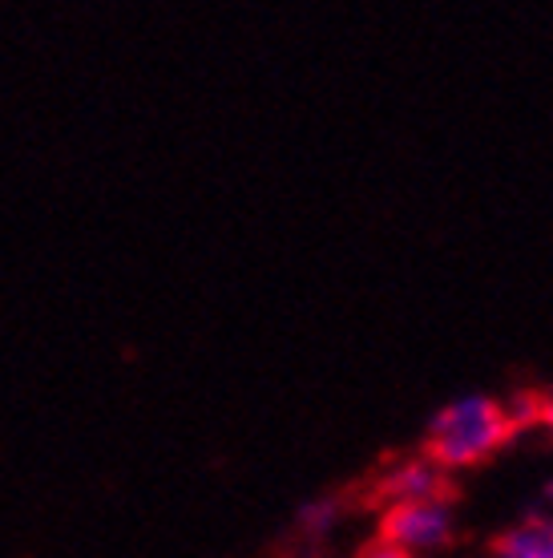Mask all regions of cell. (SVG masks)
<instances>
[{
	"label": "cell",
	"mask_w": 553,
	"mask_h": 558,
	"mask_svg": "<svg viewBox=\"0 0 553 558\" xmlns=\"http://www.w3.org/2000/svg\"><path fill=\"white\" fill-rule=\"evenodd\" d=\"M356 558H413L408 555V546L401 543H388V538H376V543H368Z\"/></svg>",
	"instance_id": "cell-5"
},
{
	"label": "cell",
	"mask_w": 553,
	"mask_h": 558,
	"mask_svg": "<svg viewBox=\"0 0 553 558\" xmlns=\"http://www.w3.org/2000/svg\"><path fill=\"white\" fill-rule=\"evenodd\" d=\"M526 425L517 401H489V397H469L448 405L425 433V458L437 465H465V461L484 458L497 449L509 433Z\"/></svg>",
	"instance_id": "cell-1"
},
{
	"label": "cell",
	"mask_w": 553,
	"mask_h": 558,
	"mask_svg": "<svg viewBox=\"0 0 553 558\" xmlns=\"http://www.w3.org/2000/svg\"><path fill=\"white\" fill-rule=\"evenodd\" d=\"M448 502L444 498H413V502H392L384 506L380 518V538L401 546L416 543H437L448 531Z\"/></svg>",
	"instance_id": "cell-2"
},
{
	"label": "cell",
	"mask_w": 553,
	"mask_h": 558,
	"mask_svg": "<svg viewBox=\"0 0 553 558\" xmlns=\"http://www.w3.org/2000/svg\"><path fill=\"white\" fill-rule=\"evenodd\" d=\"M497 558H553V518H529L497 538Z\"/></svg>",
	"instance_id": "cell-3"
},
{
	"label": "cell",
	"mask_w": 553,
	"mask_h": 558,
	"mask_svg": "<svg viewBox=\"0 0 553 558\" xmlns=\"http://www.w3.org/2000/svg\"><path fill=\"white\" fill-rule=\"evenodd\" d=\"M521 405V417L529 421H541V425H553V392H545V397H526V401H517Z\"/></svg>",
	"instance_id": "cell-4"
}]
</instances>
